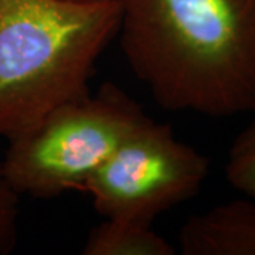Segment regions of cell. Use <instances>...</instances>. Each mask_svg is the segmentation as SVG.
<instances>
[{
  "label": "cell",
  "mask_w": 255,
  "mask_h": 255,
  "mask_svg": "<svg viewBox=\"0 0 255 255\" xmlns=\"http://www.w3.org/2000/svg\"><path fill=\"white\" fill-rule=\"evenodd\" d=\"M18 197L0 169V255L11 253L17 243Z\"/></svg>",
  "instance_id": "cell-8"
},
{
  "label": "cell",
  "mask_w": 255,
  "mask_h": 255,
  "mask_svg": "<svg viewBox=\"0 0 255 255\" xmlns=\"http://www.w3.org/2000/svg\"><path fill=\"white\" fill-rule=\"evenodd\" d=\"M75 1H104V0H75Z\"/></svg>",
  "instance_id": "cell-9"
},
{
  "label": "cell",
  "mask_w": 255,
  "mask_h": 255,
  "mask_svg": "<svg viewBox=\"0 0 255 255\" xmlns=\"http://www.w3.org/2000/svg\"><path fill=\"white\" fill-rule=\"evenodd\" d=\"M179 247L184 255H255V200L237 199L190 216Z\"/></svg>",
  "instance_id": "cell-5"
},
{
  "label": "cell",
  "mask_w": 255,
  "mask_h": 255,
  "mask_svg": "<svg viewBox=\"0 0 255 255\" xmlns=\"http://www.w3.org/2000/svg\"><path fill=\"white\" fill-rule=\"evenodd\" d=\"M121 48L164 110L255 112V0H118Z\"/></svg>",
  "instance_id": "cell-1"
},
{
  "label": "cell",
  "mask_w": 255,
  "mask_h": 255,
  "mask_svg": "<svg viewBox=\"0 0 255 255\" xmlns=\"http://www.w3.org/2000/svg\"><path fill=\"white\" fill-rule=\"evenodd\" d=\"M147 117L112 84L60 104L10 137L1 173L18 196L48 199L81 190Z\"/></svg>",
  "instance_id": "cell-3"
},
{
  "label": "cell",
  "mask_w": 255,
  "mask_h": 255,
  "mask_svg": "<svg viewBox=\"0 0 255 255\" xmlns=\"http://www.w3.org/2000/svg\"><path fill=\"white\" fill-rule=\"evenodd\" d=\"M210 159L179 140L169 125L146 119L82 184L105 219L152 224L200 191Z\"/></svg>",
  "instance_id": "cell-4"
},
{
  "label": "cell",
  "mask_w": 255,
  "mask_h": 255,
  "mask_svg": "<svg viewBox=\"0 0 255 255\" xmlns=\"http://www.w3.org/2000/svg\"><path fill=\"white\" fill-rule=\"evenodd\" d=\"M119 20L118 0H0V137L88 94Z\"/></svg>",
  "instance_id": "cell-2"
},
{
  "label": "cell",
  "mask_w": 255,
  "mask_h": 255,
  "mask_svg": "<svg viewBox=\"0 0 255 255\" xmlns=\"http://www.w3.org/2000/svg\"><path fill=\"white\" fill-rule=\"evenodd\" d=\"M226 176L234 189L255 200V119L230 147Z\"/></svg>",
  "instance_id": "cell-7"
},
{
  "label": "cell",
  "mask_w": 255,
  "mask_h": 255,
  "mask_svg": "<svg viewBox=\"0 0 255 255\" xmlns=\"http://www.w3.org/2000/svg\"><path fill=\"white\" fill-rule=\"evenodd\" d=\"M176 250L150 224L127 219H105L92 228L84 255H173Z\"/></svg>",
  "instance_id": "cell-6"
}]
</instances>
